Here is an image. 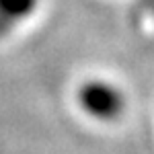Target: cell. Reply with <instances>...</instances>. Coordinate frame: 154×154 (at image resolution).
Listing matches in <instances>:
<instances>
[{"instance_id": "1", "label": "cell", "mask_w": 154, "mask_h": 154, "mask_svg": "<svg viewBox=\"0 0 154 154\" xmlns=\"http://www.w3.org/2000/svg\"><path fill=\"white\" fill-rule=\"evenodd\" d=\"M78 103L88 117L101 121H113L121 115L125 101L113 84L103 80H88L78 91Z\"/></svg>"}, {"instance_id": "2", "label": "cell", "mask_w": 154, "mask_h": 154, "mask_svg": "<svg viewBox=\"0 0 154 154\" xmlns=\"http://www.w3.org/2000/svg\"><path fill=\"white\" fill-rule=\"evenodd\" d=\"M35 6L37 0H0V33H6L19 21L27 19Z\"/></svg>"}]
</instances>
